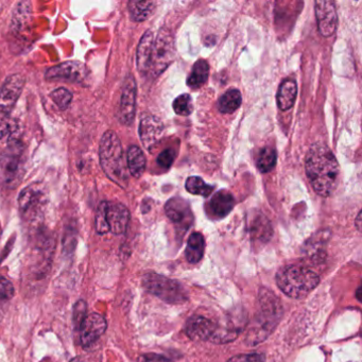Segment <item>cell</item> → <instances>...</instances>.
<instances>
[{
	"label": "cell",
	"instance_id": "obj_1",
	"mask_svg": "<svg viewBox=\"0 0 362 362\" xmlns=\"http://www.w3.org/2000/svg\"><path fill=\"white\" fill-rule=\"evenodd\" d=\"M306 174L315 194L330 196L339 184L340 167L336 157L328 148L315 144L306 155Z\"/></svg>",
	"mask_w": 362,
	"mask_h": 362
},
{
	"label": "cell",
	"instance_id": "obj_2",
	"mask_svg": "<svg viewBox=\"0 0 362 362\" xmlns=\"http://www.w3.org/2000/svg\"><path fill=\"white\" fill-rule=\"evenodd\" d=\"M283 315V307L273 292L262 288L258 297V310L247 332L245 342L249 346L262 343L272 334Z\"/></svg>",
	"mask_w": 362,
	"mask_h": 362
},
{
	"label": "cell",
	"instance_id": "obj_3",
	"mask_svg": "<svg viewBox=\"0 0 362 362\" xmlns=\"http://www.w3.org/2000/svg\"><path fill=\"white\" fill-rule=\"evenodd\" d=\"M101 167L110 180L126 188L128 183V170L124 161L120 139L114 131L105 132L99 146Z\"/></svg>",
	"mask_w": 362,
	"mask_h": 362
},
{
	"label": "cell",
	"instance_id": "obj_4",
	"mask_svg": "<svg viewBox=\"0 0 362 362\" xmlns=\"http://www.w3.org/2000/svg\"><path fill=\"white\" fill-rule=\"evenodd\" d=\"M278 288L292 299H303L320 283V276L313 269L289 264L276 273Z\"/></svg>",
	"mask_w": 362,
	"mask_h": 362
},
{
	"label": "cell",
	"instance_id": "obj_5",
	"mask_svg": "<svg viewBox=\"0 0 362 362\" xmlns=\"http://www.w3.org/2000/svg\"><path fill=\"white\" fill-rule=\"evenodd\" d=\"M26 172L25 147L19 137V131L12 134L7 148L0 157V184L14 190L21 184Z\"/></svg>",
	"mask_w": 362,
	"mask_h": 362
},
{
	"label": "cell",
	"instance_id": "obj_6",
	"mask_svg": "<svg viewBox=\"0 0 362 362\" xmlns=\"http://www.w3.org/2000/svg\"><path fill=\"white\" fill-rule=\"evenodd\" d=\"M143 286L151 295L170 304L185 303L188 299L186 290L178 280L157 273H147L143 278Z\"/></svg>",
	"mask_w": 362,
	"mask_h": 362
},
{
	"label": "cell",
	"instance_id": "obj_7",
	"mask_svg": "<svg viewBox=\"0 0 362 362\" xmlns=\"http://www.w3.org/2000/svg\"><path fill=\"white\" fill-rule=\"evenodd\" d=\"M174 58L175 47L172 34L168 29H159L157 35H155L148 76L159 77L170 66Z\"/></svg>",
	"mask_w": 362,
	"mask_h": 362
},
{
	"label": "cell",
	"instance_id": "obj_8",
	"mask_svg": "<svg viewBox=\"0 0 362 362\" xmlns=\"http://www.w3.org/2000/svg\"><path fill=\"white\" fill-rule=\"evenodd\" d=\"M25 78L21 75H12L5 80L0 89V120H5L12 112L23 93Z\"/></svg>",
	"mask_w": 362,
	"mask_h": 362
},
{
	"label": "cell",
	"instance_id": "obj_9",
	"mask_svg": "<svg viewBox=\"0 0 362 362\" xmlns=\"http://www.w3.org/2000/svg\"><path fill=\"white\" fill-rule=\"evenodd\" d=\"M45 78L47 80H64L83 83L89 78V69L80 61L64 62L47 70Z\"/></svg>",
	"mask_w": 362,
	"mask_h": 362
},
{
	"label": "cell",
	"instance_id": "obj_10",
	"mask_svg": "<svg viewBox=\"0 0 362 362\" xmlns=\"http://www.w3.org/2000/svg\"><path fill=\"white\" fill-rule=\"evenodd\" d=\"M108 323L99 313H93L85 317L80 326V341L84 348L93 346L104 334Z\"/></svg>",
	"mask_w": 362,
	"mask_h": 362
},
{
	"label": "cell",
	"instance_id": "obj_11",
	"mask_svg": "<svg viewBox=\"0 0 362 362\" xmlns=\"http://www.w3.org/2000/svg\"><path fill=\"white\" fill-rule=\"evenodd\" d=\"M45 200H46V194L44 187L38 184H32L21 190L17 202L21 214L34 216L44 205Z\"/></svg>",
	"mask_w": 362,
	"mask_h": 362
},
{
	"label": "cell",
	"instance_id": "obj_12",
	"mask_svg": "<svg viewBox=\"0 0 362 362\" xmlns=\"http://www.w3.org/2000/svg\"><path fill=\"white\" fill-rule=\"evenodd\" d=\"M136 82L132 76H128L122 87L120 99V120L122 124L130 126L135 118Z\"/></svg>",
	"mask_w": 362,
	"mask_h": 362
},
{
	"label": "cell",
	"instance_id": "obj_13",
	"mask_svg": "<svg viewBox=\"0 0 362 362\" xmlns=\"http://www.w3.org/2000/svg\"><path fill=\"white\" fill-rule=\"evenodd\" d=\"M315 16L318 23L319 31L325 38L332 36L337 29L338 17L336 7L332 1H320L315 3Z\"/></svg>",
	"mask_w": 362,
	"mask_h": 362
},
{
	"label": "cell",
	"instance_id": "obj_14",
	"mask_svg": "<svg viewBox=\"0 0 362 362\" xmlns=\"http://www.w3.org/2000/svg\"><path fill=\"white\" fill-rule=\"evenodd\" d=\"M166 215L179 229L185 231L190 229L194 221L192 210L190 205L182 198H172L169 200L165 206Z\"/></svg>",
	"mask_w": 362,
	"mask_h": 362
},
{
	"label": "cell",
	"instance_id": "obj_15",
	"mask_svg": "<svg viewBox=\"0 0 362 362\" xmlns=\"http://www.w3.org/2000/svg\"><path fill=\"white\" fill-rule=\"evenodd\" d=\"M163 132V124L157 117L151 114L144 115L140 120L139 136L146 149L151 151L161 140Z\"/></svg>",
	"mask_w": 362,
	"mask_h": 362
},
{
	"label": "cell",
	"instance_id": "obj_16",
	"mask_svg": "<svg viewBox=\"0 0 362 362\" xmlns=\"http://www.w3.org/2000/svg\"><path fill=\"white\" fill-rule=\"evenodd\" d=\"M218 324L201 315H194L187 321L185 332L194 341H210L217 330Z\"/></svg>",
	"mask_w": 362,
	"mask_h": 362
},
{
	"label": "cell",
	"instance_id": "obj_17",
	"mask_svg": "<svg viewBox=\"0 0 362 362\" xmlns=\"http://www.w3.org/2000/svg\"><path fill=\"white\" fill-rule=\"evenodd\" d=\"M235 206V199L227 190H220L212 196L206 206L208 217L212 219H222L227 217Z\"/></svg>",
	"mask_w": 362,
	"mask_h": 362
},
{
	"label": "cell",
	"instance_id": "obj_18",
	"mask_svg": "<svg viewBox=\"0 0 362 362\" xmlns=\"http://www.w3.org/2000/svg\"><path fill=\"white\" fill-rule=\"evenodd\" d=\"M106 220H108L109 229L115 235H122L128 229L130 221V212L128 208L120 203L108 204L106 210Z\"/></svg>",
	"mask_w": 362,
	"mask_h": 362
},
{
	"label": "cell",
	"instance_id": "obj_19",
	"mask_svg": "<svg viewBox=\"0 0 362 362\" xmlns=\"http://www.w3.org/2000/svg\"><path fill=\"white\" fill-rule=\"evenodd\" d=\"M155 34L152 31L148 30L140 40L136 52V64L142 75L148 76L151 62L152 47H153Z\"/></svg>",
	"mask_w": 362,
	"mask_h": 362
},
{
	"label": "cell",
	"instance_id": "obj_20",
	"mask_svg": "<svg viewBox=\"0 0 362 362\" xmlns=\"http://www.w3.org/2000/svg\"><path fill=\"white\" fill-rule=\"evenodd\" d=\"M251 238L254 243H266L271 239V225L262 214L255 216L250 222Z\"/></svg>",
	"mask_w": 362,
	"mask_h": 362
},
{
	"label": "cell",
	"instance_id": "obj_21",
	"mask_svg": "<svg viewBox=\"0 0 362 362\" xmlns=\"http://www.w3.org/2000/svg\"><path fill=\"white\" fill-rule=\"evenodd\" d=\"M146 157L144 152L137 146L128 148L126 155V166L134 178L138 179L146 170Z\"/></svg>",
	"mask_w": 362,
	"mask_h": 362
},
{
	"label": "cell",
	"instance_id": "obj_22",
	"mask_svg": "<svg viewBox=\"0 0 362 362\" xmlns=\"http://www.w3.org/2000/svg\"><path fill=\"white\" fill-rule=\"evenodd\" d=\"M297 83L293 80H286L282 83L278 93V108L288 111L295 105L297 99Z\"/></svg>",
	"mask_w": 362,
	"mask_h": 362
},
{
	"label": "cell",
	"instance_id": "obj_23",
	"mask_svg": "<svg viewBox=\"0 0 362 362\" xmlns=\"http://www.w3.org/2000/svg\"><path fill=\"white\" fill-rule=\"evenodd\" d=\"M205 250V240L201 233H194L190 235L187 242L185 256L190 264H198L203 257Z\"/></svg>",
	"mask_w": 362,
	"mask_h": 362
},
{
	"label": "cell",
	"instance_id": "obj_24",
	"mask_svg": "<svg viewBox=\"0 0 362 362\" xmlns=\"http://www.w3.org/2000/svg\"><path fill=\"white\" fill-rule=\"evenodd\" d=\"M32 13V5L29 1L16 3L12 13L11 27L14 31H21L28 25Z\"/></svg>",
	"mask_w": 362,
	"mask_h": 362
},
{
	"label": "cell",
	"instance_id": "obj_25",
	"mask_svg": "<svg viewBox=\"0 0 362 362\" xmlns=\"http://www.w3.org/2000/svg\"><path fill=\"white\" fill-rule=\"evenodd\" d=\"M155 5H157V3L155 1L132 0L128 5L132 21H136V23L147 21L151 16L152 13L155 12Z\"/></svg>",
	"mask_w": 362,
	"mask_h": 362
},
{
	"label": "cell",
	"instance_id": "obj_26",
	"mask_svg": "<svg viewBox=\"0 0 362 362\" xmlns=\"http://www.w3.org/2000/svg\"><path fill=\"white\" fill-rule=\"evenodd\" d=\"M210 75V66L205 60H199L194 63L192 73L187 79V84L192 89H199L207 81Z\"/></svg>",
	"mask_w": 362,
	"mask_h": 362
},
{
	"label": "cell",
	"instance_id": "obj_27",
	"mask_svg": "<svg viewBox=\"0 0 362 362\" xmlns=\"http://www.w3.org/2000/svg\"><path fill=\"white\" fill-rule=\"evenodd\" d=\"M241 102L242 98L240 91L238 89H229L218 101V109L221 113L231 114L240 108Z\"/></svg>",
	"mask_w": 362,
	"mask_h": 362
},
{
	"label": "cell",
	"instance_id": "obj_28",
	"mask_svg": "<svg viewBox=\"0 0 362 362\" xmlns=\"http://www.w3.org/2000/svg\"><path fill=\"white\" fill-rule=\"evenodd\" d=\"M257 168L260 172L266 173L271 171L276 165L275 150L270 147L264 148L260 150V155L257 157Z\"/></svg>",
	"mask_w": 362,
	"mask_h": 362
},
{
	"label": "cell",
	"instance_id": "obj_29",
	"mask_svg": "<svg viewBox=\"0 0 362 362\" xmlns=\"http://www.w3.org/2000/svg\"><path fill=\"white\" fill-rule=\"evenodd\" d=\"M187 192L198 196H210L214 192V186L206 184L201 178L199 177H190L186 181Z\"/></svg>",
	"mask_w": 362,
	"mask_h": 362
},
{
	"label": "cell",
	"instance_id": "obj_30",
	"mask_svg": "<svg viewBox=\"0 0 362 362\" xmlns=\"http://www.w3.org/2000/svg\"><path fill=\"white\" fill-rule=\"evenodd\" d=\"M323 241L321 240H310L305 245L304 253L306 255L307 258L313 264H320L321 260H324L325 252L323 248Z\"/></svg>",
	"mask_w": 362,
	"mask_h": 362
},
{
	"label": "cell",
	"instance_id": "obj_31",
	"mask_svg": "<svg viewBox=\"0 0 362 362\" xmlns=\"http://www.w3.org/2000/svg\"><path fill=\"white\" fill-rule=\"evenodd\" d=\"M173 110L175 114L180 116H190L194 111L192 97L188 93H183L179 96L173 102Z\"/></svg>",
	"mask_w": 362,
	"mask_h": 362
},
{
	"label": "cell",
	"instance_id": "obj_32",
	"mask_svg": "<svg viewBox=\"0 0 362 362\" xmlns=\"http://www.w3.org/2000/svg\"><path fill=\"white\" fill-rule=\"evenodd\" d=\"M108 204L109 202L106 201L101 202L98 210H97L96 217H95V229H96L97 233L100 234V235H104V234L110 231L108 220H106Z\"/></svg>",
	"mask_w": 362,
	"mask_h": 362
},
{
	"label": "cell",
	"instance_id": "obj_33",
	"mask_svg": "<svg viewBox=\"0 0 362 362\" xmlns=\"http://www.w3.org/2000/svg\"><path fill=\"white\" fill-rule=\"evenodd\" d=\"M50 97L56 103V106L61 111L67 110L71 100H73V93L67 89H63V87H60V89H56V91H52L50 93Z\"/></svg>",
	"mask_w": 362,
	"mask_h": 362
},
{
	"label": "cell",
	"instance_id": "obj_34",
	"mask_svg": "<svg viewBox=\"0 0 362 362\" xmlns=\"http://www.w3.org/2000/svg\"><path fill=\"white\" fill-rule=\"evenodd\" d=\"M14 292L11 282L0 274V301H9L14 297Z\"/></svg>",
	"mask_w": 362,
	"mask_h": 362
},
{
	"label": "cell",
	"instance_id": "obj_35",
	"mask_svg": "<svg viewBox=\"0 0 362 362\" xmlns=\"http://www.w3.org/2000/svg\"><path fill=\"white\" fill-rule=\"evenodd\" d=\"M87 303L83 299H80L76 303L75 308H73V323H75L76 328L78 330L87 317Z\"/></svg>",
	"mask_w": 362,
	"mask_h": 362
},
{
	"label": "cell",
	"instance_id": "obj_36",
	"mask_svg": "<svg viewBox=\"0 0 362 362\" xmlns=\"http://www.w3.org/2000/svg\"><path fill=\"white\" fill-rule=\"evenodd\" d=\"M175 159V152L172 149L163 150L161 155L157 157V163L161 168H170Z\"/></svg>",
	"mask_w": 362,
	"mask_h": 362
},
{
	"label": "cell",
	"instance_id": "obj_37",
	"mask_svg": "<svg viewBox=\"0 0 362 362\" xmlns=\"http://www.w3.org/2000/svg\"><path fill=\"white\" fill-rule=\"evenodd\" d=\"M17 130H19V126H17L16 122H11L8 118L0 120V140L5 136H11Z\"/></svg>",
	"mask_w": 362,
	"mask_h": 362
},
{
	"label": "cell",
	"instance_id": "obj_38",
	"mask_svg": "<svg viewBox=\"0 0 362 362\" xmlns=\"http://www.w3.org/2000/svg\"><path fill=\"white\" fill-rule=\"evenodd\" d=\"M264 357L260 354H241L231 357L227 362H264Z\"/></svg>",
	"mask_w": 362,
	"mask_h": 362
},
{
	"label": "cell",
	"instance_id": "obj_39",
	"mask_svg": "<svg viewBox=\"0 0 362 362\" xmlns=\"http://www.w3.org/2000/svg\"><path fill=\"white\" fill-rule=\"evenodd\" d=\"M137 362H171L167 358L157 354H145L138 357Z\"/></svg>",
	"mask_w": 362,
	"mask_h": 362
},
{
	"label": "cell",
	"instance_id": "obj_40",
	"mask_svg": "<svg viewBox=\"0 0 362 362\" xmlns=\"http://www.w3.org/2000/svg\"><path fill=\"white\" fill-rule=\"evenodd\" d=\"M360 219H361V212H359V214H358V216H357V220H356V223H357V227H358V229H359V231H361V227H360Z\"/></svg>",
	"mask_w": 362,
	"mask_h": 362
},
{
	"label": "cell",
	"instance_id": "obj_41",
	"mask_svg": "<svg viewBox=\"0 0 362 362\" xmlns=\"http://www.w3.org/2000/svg\"><path fill=\"white\" fill-rule=\"evenodd\" d=\"M70 362H85V361H84V359H83V358L76 357V358H73V359L71 360V361Z\"/></svg>",
	"mask_w": 362,
	"mask_h": 362
}]
</instances>
